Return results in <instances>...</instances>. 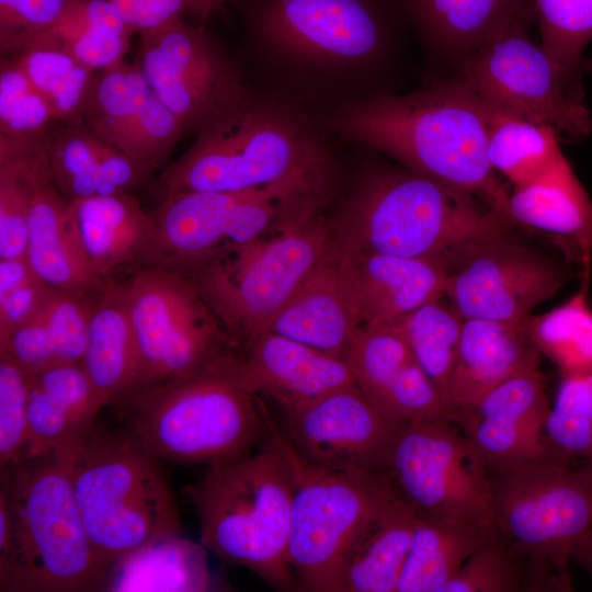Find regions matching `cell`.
I'll return each mask as SVG.
<instances>
[{
	"label": "cell",
	"instance_id": "cell-41",
	"mask_svg": "<svg viewBox=\"0 0 592 592\" xmlns=\"http://www.w3.org/2000/svg\"><path fill=\"white\" fill-rule=\"evenodd\" d=\"M59 123L82 122L95 72L60 45L36 39L12 56Z\"/></svg>",
	"mask_w": 592,
	"mask_h": 592
},
{
	"label": "cell",
	"instance_id": "cell-51",
	"mask_svg": "<svg viewBox=\"0 0 592 592\" xmlns=\"http://www.w3.org/2000/svg\"><path fill=\"white\" fill-rule=\"evenodd\" d=\"M572 559L592 577V528L576 545Z\"/></svg>",
	"mask_w": 592,
	"mask_h": 592
},
{
	"label": "cell",
	"instance_id": "cell-34",
	"mask_svg": "<svg viewBox=\"0 0 592 592\" xmlns=\"http://www.w3.org/2000/svg\"><path fill=\"white\" fill-rule=\"evenodd\" d=\"M418 514L399 496L343 558L329 592H396Z\"/></svg>",
	"mask_w": 592,
	"mask_h": 592
},
{
	"label": "cell",
	"instance_id": "cell-19",
	"mask_svg": "<svg viewBox=\"0 0 592 592\" xmlns=\"http://www.w3.org/2000/svg\"><path fill=\"white\" fill-rule=\"evenodd\" d=\"M81 121L149 172L163 164L185 134L137 62L124 60L95 72Z\"/></svg>",
	"mask_w": 592,
	"mask_h": 592
},
{
	"label": "cell",
	"instance_id": "cell-42",
	"mask_svg": "<svg viewBox=\"0 0 592 592\" xmlns=\"http://www.w3.org/2000/svg\"><path fill=\"white\" fill-rule=\"evenodd\" d=\"M464 320L451 304L440 298L421 306L397 323L415 360L446 405Z\"/></svg>",
	"mask_w": 592,
	"mask_h": 592
},
{
	"label": "cell",
	"instance_id": "cell-21",
	"mask_svg": "<svg viewBox=\"0 0 592 592\" xmlns=\"http://www.w3.org/2000/svg\"><path fill=\"white\" fill-rule=\"evenodd\" d=\"M550 408L539 365L525 368L489 390L462 425L488 468L551 449L544 435Z\"/></svg>",
	"mask_w": 592,
	"mask_h": 592
},
{
	"label": "cell",
	"instance_id": "cell-17",
	"mask_svg": "<svg viewBox=\"0 0 592 592\" xmlns=\"http://www.w3.org/2000/svg\"><path fill=\"white\" fill-rule=\"evenodd\" d=\"M253 33L276 50L301 58L357 61L382 43L376 0H246Z\"/></svg>",
	"mask_w": 592,
	"mask_h": 592
},
{
	"label": "cell",
	"instance_id": "cell-20",
	"mask_svg": "<svg viewBox=\"0 0 592 592\" xmlns=\"http://www.w3.org/2000/svg\"><path fill=\"white\" fill-rule=\"evenodd\" d=\"M344 358L357 388L396 425L423 420L460 424L397 325H362Z\"/></svg>",
	"mask_w": 592,
	"mask_h": 592
},
{
	"label": "cell",
	"instance_id": "cell-8",
	"mask_svg": "<svg viewBox=\"0 0 592 592\" xmlns=\"http://www.w3.org/2000/svg\"><path fill=\"white\" fill-rule=\"evenodd\" d=\"M488 470L493 528L526 555L536 591H571L569 562L592 528V462L550 449Z\"/></svg>",
	"mask_w": 592,
	"mask_h": 592
},
{
	"label": "cell",
	"instance_id": "cell-11",
	"mask_svg": "<svg viewBox=\"0 0 592 592\" xmlns=\"http://www.w3.org/2000/svg\"><path fill=\"white\" fill-rule=\"evenodd\" d=\"M534 3L478 49L464 56L463 78L492 107L580 139L592 129L579 76L563 71L526 25Z\"/></svg>",
	"mask_w": 592,
	"mask_h": 592
},
{
	"label": "cell",
	"instance_id": "cell-32",
	"mask_svg": "<svg viewBox=\"0 0 592 592\" xmlns=\"http://www.w3.org/2000/svg\"><path fill=\"white\" fill-rule=\"evenodd\" d=\"M216 588L204 545L175 534L152 539L116 560L98 591L202 592Z\"/></svg>",
	"mask_w": 592,
	"mask_h": 592
},
{
	"label": "cell",
	"instance_id": "cell-33",
	"mask_svg": "<svg viewBox=\"0 0 592 592\" xmlns=\"http://www.w3.org/2000/svg\"><path fill=\"white\" fill-rule=\"evenodd\" d=\"M81 365L105 406L137 387V357L123 283L113 278L94 298Z\"/></svg>",
	"mask_w": 592,
	"mask_h": 592
},
{
	"label": "cell",
	"instance_id": "cell-52",
	"mask_svg": "<svg viewBox=\"0 0 592 592\" xmlns=\"http://www.w3.org/2000/svg\"><path fill=\"white\" fill-rule=\"evenodd\" d=\"M187 12L194 13L202 22L218 12L228 0H186Z\"/></svg>",
	"mask_w": 592,
	"mask_h": 592
},
{
	"label": "cell",
	"instance_id": "cell-37",
	"mask_svg": "<svg viewBox=\"0 0 592 592\" xmlns=\"http://www.w3.org/2000/svg\"><path fill=\"white\" fill-rule=\"evenodd\" d=\"M439 44L466 56L505 29L534 0H405Z\"/></svg>",
	"mask_w": 592,
	"mask_h": 592
},
{
	"label": "cell",
	"instance_id": "cell-13",
	"mask_svg": "<svg viewBox=\"0 0 592 592\" xmlns=\"http://www.w3.org/2000/svg\"><path fill=\"white\" fill-rule=\"evenodd\" d=\"M447 420L402 424L385 470L419 516L493 527V493L485 462Z\"/></svg>",
	"mask_w": 592,
	"mask_h": 592
},
{
	"label": "cell",
	"instance_id": "cell-16",
	"mask_svg": "<svg viewBox=\"0 0 592 592\" xmlns=\"http://www.w3.org/2000/svg\"><path fill=\"white\" fill-rule=\"evenodd\" d=\"M512 232L477 246L449 269L444 296L464 319L521 325L566 282L558 262Z\"/></svg>",
	"mask_w": 592,
	"mask_h": 592
},
{
	"label": "cell",
	"instance_id": "cell-12",
	"mask_svg": "<svg viewBox=\"0 0 592 592\" xmlns=\"http://www.w3.org/2000/svg\"><path fill=\"white\" fill-rule=\"evenodd\" d=\"M123 288L137 357L135 390L191 376L228 355L212 307L177 272L146 267Z\"/></svg>",
	"mask_w": 592,
	"mask_h": 592
},
{
	"label": "cell",
	"instance_id": "cell-4",
	"mask_svg": "<svg viewBox=\"0 0 592 592\" xmlns=\"http://www.w3.org/2000/svg\"><path fill=\"white\" fill-rule=\"evenodd\" d=\"M105 571L59 457L49 453L5 467L0 491V591H98Z\"/></svg>",
	"mask_w": 592,
	"mask_h": 592
},
{
	"label": "cell",
	"instance_id": "cell-29",
	"mask_svg": "<svg viewBox=\"0 0 592 592\" xmlns=\"http://www.w3.org/2000/svg\"><path fill=\"white\" fill-rule=\"evenodd\" d=\"M50 171L68 201L130 192L150 173L82 122L60 123L54 132Z\"/></svg>",
	"mask_w": 592,
	"mask_h": 592
},
{
	"label": "cell",
	"instance_id": "cell-30",
	"mask_svg": "<svg viewBox=\"0 0 592 592\" xmlns=\"http://www.w3.org/2000/svg\"><path fill=\"white\" fill-rule=\"evenodd\" d=\"M25 257L35 275L55 289L96 294L106 283L92 272L71 221L69 201L53 181L34 197Z\"/></svg>",
	"mask_w": 592,
	"mask_h": 592
},
{
	"label": "cell",
	"instance_id": "cell-27",
	"mask_svg": "<svg viewBox=\"0 0 592 592\" xmlns=\"http://www.w3.org/2000/svg\"><path fill=\"white\" fill-rule=\"evenodd\" d=\"M539 357L522 323L465 319L447 406L462 424L489 390L514 374L539 365Z\"/></svg>",
	"mask_w": 592,
	"mask_h": 592
},
{
	"label": "cell",
	"instance_id": "cell-38",
	"mask_svg": "<svg viewBox=\"0 0 592 592\" xmlns=\"http://www.w3.org/2000/svg\"><path fill=\"white\" fill-rule=\"evenodd\" d=\"M488 106V159L513 187L543 180L567 160L553 128Z\"/></svg>",
	"mask_w": 592,
	"mask_h": 592
},
{
	"label": "cell",
	"instance_id": "cell-45",
	"mask_svg": "<svg viewBox=\"0 0 592 592\" xmlns=\"http://www.w3.org/2000/svg\"><path fill=\"white\" fill-rule=\"evenodd\" d=\"M59 124L16 60L1 57L0 135L35 139L50 135Z\"/></svg>",
	"mask_w": 592,
	"mask_h": 592
},
{
	"label": "cell",
	"instance_id": "cell-43",
	"mask_svg": "<svg viewBox=\"0 0 592 592\" xmlns=\"http://www.w3.org/2000/svg\"><path fill=\"white\" fill-rule=\"evenodd\" d=\"M535 591L531 561L493 527L441 592Z\"/></svg>",
	"mask_w": 592,
	"mask_h": 592
},
{
	"label": "cell",
	"instance_id": "cell-5",
	"mask_svg": "<svg viewBox=\"0 0 592 592\" xmlns=\"http://www.w3.org/2000/svg\"><path fill=\"white\" fill-rule=\"evenodd\" d=\"M227 355L181 379L132 391L124 409L129 436L148 454L178 464L232 462L267 436L265 407L239 382Z\"/></svg>",
	"mask_w": 592,
	"mask_h": 592
},
{
	"label": "cell",
	"instance_id": "cell-36",
	"mask_svg": "<svg viewBox=\"0 0 592 592\" xmlns=\"http://www.w3.org/2000/svg\"><path fill=\"white\" fill-rule=\"evenodd\" d=\"M491 530L418 515L396 592H441Z\"/></svg>",
	"mask_w": 592,
	"mask_h": 592
},
{
	"label": "cell",
	"instance_id": "cell-3",
	"mask_svg": "<svg viewBox=\"0 0 592 592\" xmlns=\"http://www.w3.org/2000/svg\"><path fill=\"white\" fill-rule=\"evenodd\" d=\"M505 208L412 170L365 178L331 226L343 252L443 260L513 231Z\"/></svg>",
	"mask_w": 592,
	"mask_h": 592
},
{
	"label": "cell",
	"instance_id": "cell-24",
	"mask_svg": "<svg viewBox=\"0 0 592 592\" xmlns=\"http://www.w3.org/2000/svg\"><path fill=\"white\" fill-rule=\"evenodd\" d=\"M508 214L517 228L537 234L580 270L592 274V201L566 160L543 180L513 187Z\"/></svg>",
	"mask_w": 592,
	"mask_h": 592
},
{
	"label": "cell",
	"instance_id": "cell-22",
	"mask_svg": "<svg viewBox=\"0 0 592 592\" xmlns=\"http://www.w3.org/2000/svg\"><path fill=\"white\" fill-rule=\"evenodd\" d=\"M249 344L235 369L253 395L270 397L282 413L299 409L332 391L355 385L344 357L331 355L272 331Z\"/></svg>",
	"mask_w": 592,
	"mask_h": 592
},
{
	"label": "cell",
	"instance_id": "cell-39",
	"mask_svg": "<svg viewBox=\"0 0 592 592\" xmlns=\"http://www.w3.org/2000/svg\"><path fill=\"white\" fill-rule=\"evenodd\" d=\"M589 278L560 306L542 315H531L523 330L540 354L559 369L560 377L592 374V308L589 304Z\"/></svg>",
	"mask_w": 592,
	"mask_h": 592
},
{
	"label": "cell",
	"instance_id": "cell-28",
	"mask_svg": "<svg viewBox=\"0 0 592 592\" xmlns=\"http://www.w3.org/2000/svg\"><path fill=\"white\" fill-rule=\"evenodd\" d=\"M105 406L80 363L30 375L25 458L59 451L95 425Z\"/></svg>",
	"mask_w": 592,
	"mask_h": 592
},
{
	"label": "cell",
	"instance_id": "cell-18",
	"mask_svg": "<svg viewBox=\"0 0 592 592\" xmlns=\"http://www.w3.org/2000/svg\"><path fill=\"white\" fill-rule=\"evenodd\" d=\"M281 432L306 462L337 470L383 471L396 425L356 385L282 413Z\"/></svg>",
	"mask_w": 592,
	"mask_h": 592
},
{
	"label": "cell",
	"instance_id": "cell-26",
	"mask_svg": "<svg viewBox=\"0 0 592 592\" xmlns=\"http://www.w3.org/2000/svg\"><path fill=\"white\" fill-rule=\"evenodd\" d=\"M69 212L87 261L101 281L150 259L155 217L130 192L69 201Z\"/></svg>",
	"mask_w": 592,
	"mask_h": 592
},
{
	"label": "cell",
	"instance_id": "cell-53",
	"mask_svg": "<svg viewBox=\"0 0 592 592\" xmlns=\"http://www.w3.org/2000/svg\"><path fill=\"white\" fill-rule=\"evenodd\" d=\"M578 378L584 405L592 419V374Z\"/></svg>",
	"mask_w": 592,
	"mask_h": 592
},
{
	"label": "cell",
	"instance_id": "cell-35",
	"mask_svg": "<svg viewBox=\"0 0 592 592\" xmlns=\"http://www.w3.org/2000/svg\"><path fill=\"white\" fill-rule=\"evenodd\" d=\"M53 135L35 139L0 135V259L25 257L34 197L53 181Z\"/></svg>",
	"mask_w": 592,
	"mask_h": 592
},
{
	"label": "cell",
	"instance_id": "cell-15",
	"mask_svg": "<svg viewBox=\"0 0 592 592\" xmlns=\"http://www.w3.org/2000/svg\"><path fill=\"white\" fill-rule=\"evenodd\" d=\"M136 62L185 134L196 133L244 89L216 41L182 16L140 32Z\"/></svg>",
	"mask_w": 592,
	"mask_h": 592
},
{
	"label": "cell",
	"instance_id": "cell-44",
	"mask_svg": "<svg viewBox=\"0 0 592 592\" xmlns=\"http://www.w3.org/2000/svg\"><path fill=\"white\" fill-rule=\"evenodd\" d=\"M542 46L566 72L580 75L592 39V0H534Z\"/></svg>",
	"mask_w": 592,
	"mask_h": 592
},
{
	"label": "cell",
	"instance_id": "cell-25",
	"mask_svg": "<svg viewBox=\"0 0 592 592\" xmlns=\"http://www.w3.org/2000/svg\"><path fill=\"white\" fill-rule=\"evenodd\" d=\"M362 319L333 247L265 331L344 357Z\"/></svg>",
	"mask_w": 592,
	"mask_h": 592
},
{
	"label": "cell",
	"instance_id": "cell-9",
	"mask_svg": "<svg viewBox=\"0 0 592 592\" xmlns=\"http://www.w3.org/2000/svg\"><path fill=\"white\" fill-rule=\"evenodd\" d=\"M293 479L289 561L297 590L329 592L350 548L400 494L386 470H337L303 459L265 408Z\"/></svg>",
	"mask_w": 592,
	"mask_h": 592
},
{
	"label": "cell",
	"instance_id": "cell-50",
	"mask_svg": "<svg viewBox=\"0 0 592 592\" xmlns=\"http://www.w3.org/2000/svg\"><path fill=\"white\" fill-rule=\"evenodd\" d=\"M135 32L156 27L187 12L186 0H109Z\"/></svg>",
	"mask_w": 592,
	"mask_h": 592
},
{
	"label": "cell",
	"instance_id": "cell-2",
	"mask_svg": "<svg viewBox=\"0 0 592 592\" xmlns=\"http://www.w3.org/2000/svg\"><path fill=\"white\" fill-rule=\"evenodd\" d=\"M330 126L409 170L508 209L510 192L487 153L489 106L463 77L349 104L331 116Z\"/></svg>",
	"mask_w": 592,
	"mask_h": 592
},
{
	"label": "cell",
	"instance_id": "cell-47",
	"mask_svg": "<svg viewBox=\"0 0 592 592\" xmlns=\"http://www.w3.org/2000/svg\"><path fill=\"white\" fill-rule=\"evenodd\" d=\"M82 0H0L1 57H12L54 30Z\"/></svg>",
	"mask_w": 592,
	"mask_h": 592
},
{
	"label": "cell",
	"instance_id": "cell-10",
	"mask_svg": "<svg viewBox=\"0 0 592 592\" xmlns=\"http://www.w3.org/2000/svg\"><path fill=\"white\" fill-rule=\"evenodd\" d=\"M278 226L275 237L231 247L234 262L209 264L196 285L215 314L248 343L267 329L333 247L331 226L319 213Z\"/></svg>",
	"mask_w": 592,
	"mask_h": 592
},
{
	"label": "cell",
	"instance_id": "cell-7",
	"mask_svg": "<svg viewBox=\"0 0 592 592\" xmlns=\"http://www.w3.org/2000/svg\"><path fill=\"white\" fill-rule=\"evenodd\" d=\"M53 453L69 473L89 538L106 569L152 539L181 534L159 460L127 432L106 433L94 425Z\"/></svg>",
	"mask_w": 592,
	"mask_h": 592
},
{
	"label": "cell",
	"instance_id": "cell-1",
	"mask_svg": "<svg viewBox=\"0 0 592 592\" xmlns=\"http://www.w3.org/2000/svg\"><path fill=\"white\" fill-rule=\"evenodd\" d=\"M192 146L158 179L160 198L187 191L278 189L325 206L334 164L304 118L243 89L195 133Z\"/></svg>",
	"mask_w": 592,
	"mask_h": 592
},
{
	"label": "cell",
	"instance_id": "cell-23",
	"mask_svg": "<svg viewBox=\"0 0 592 592\" xmlns=\"http://www.w3.org/2000/svg\"><path fill=\"white\" fill-rule=\"evenodd\" d=\"M334 249L362 325H397L444 296L449 265L443 260Z\"/></svg>",
	"mask_w": 592,
	"mask_h": 592
},
{
	"label": "cell",
	"instance_id": "cell-40",
	"mask_svg": "<svg viewBox=\"0 0 592 592\" xmlns=\"http://www.w3.org/2000/svg\"><path fill=\"white\" fill-rule=\"evenodd\" d=\"M133 34L109 0H82L41 38L60 45L82 64L99 71L124 60Z\"/></svg>",
	"mask_w": 592,
	"mask_h": 592
},
{
	"label": "cell",
	"instance_id": "cell-6",
	"mask_svg": "<svg viewBox=\"0 0 592 592\" xmlns=\"http://www.w3.org/2000/svg\"><path fill=\"white\" fill-rule=\"evenodd\" d=\"M183 492L196 510L205 548L276 590H297L288 556L293 479L270 433L253 453L208 466Z\"/></svg>",
	"mask_w": 592,
	"mask_h": 592
},
{
	"label": "cell",
	"instance_id": "cell-49",
	"mask_svg": "<svg viewBox=\"0 0 592 592\" xmlns=\"http://www.w3.org/2000/svg\"><path fill=\"white\" fill-rule=\"evenodd\" d=\"M54 289L34 275L0 295V344L41 309Z\"/></svg>",
	"mask_w": 592,
	"mask_h": 592
},
{
	"label": "cell",
	"instance_id": "cell-48",
	"mask_svg": "<svg viewBox=\"0 0 592 592\" xmlns=\"http://www.w3.org/2000/svg\"><path fill=\"white\" fill-rule=\"evenodd\" d=\"M30 374L0 357V464L1 469L24 459L29 439Z\"/></svg>",
	"mask_w": 592,
	"mask_h": 592
},
{
	"label": "cell",
	"instance_id": "cell-14",
	"mask_svg": "<svg viewBox=\"0 0 592 592\" xmlns=\"http://www.w3.org/2000/svg\"><path fill=\"white\" fill-rule=\"evenodd\" d=\"M307 203L278 189L187 191L160 198L149 260L157 266L206 261L221 243H250Z\"/></svg>",
	"mask_w": 592,
	"mask_h": 592
},
{
	"label": "cell",
	"instance_id": "cell-31",
	"mask_svg": "<svg viewBox=\"0 0 592 592\" xmlns=\"http://www.w3.org/2000/svg\"><path fill=\"white\" fill-rule=\"evenodd\" d=\"M96 294L54 289L41 309L0 344V357L30 375L57 365L81 364Z\"/></svg>",
	"mask_w": 592,
	"mask_h": 592
},
{
	"label": "cell",
	"instance_id": "cell-46",
	"mask_svg": "<svg viewBox=\"0 0 592 592\" xmlns=\"http://www.w3.org/2000/svg\"><path fill=\"white\" fill-rule=\"evenodd\" d=\"M549 446L577 463L592 462V419L578 377H561L544 426Z\"/></svg>",
	"mask_w": 592,
	"mask_h": 592
}]
</instances>
